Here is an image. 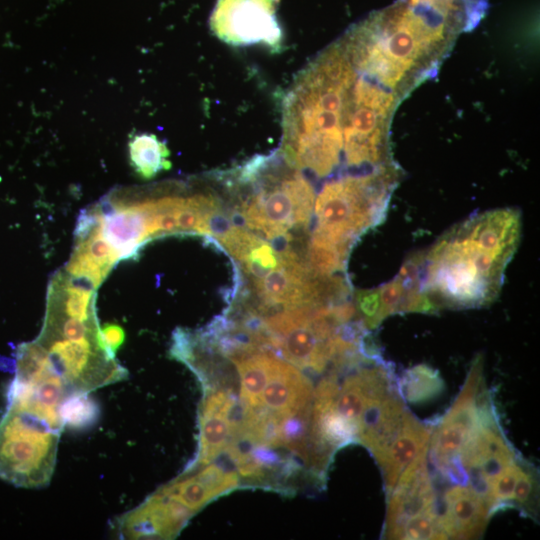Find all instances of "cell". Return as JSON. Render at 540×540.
<instances>
[{
	"label": "cell",
	"instance_id": "1",
	"mask_svg": "<svg viewBox=\"0 0 540 540\" xmlns=\"http://www.w3.org/2000/svg\"><path fill=\"white\" fill-rule=\"evenodd\" d=\"M485 11L484 0H397L352 26L340 42L359 73L404 98Z\"/></svg>",
	"mask_w": 540,
	"mask_h": 540
},
{
	"label": "cell",
	"instance_id": "2",
	"mask_svg": "<svg viewBox=\"0 0 540 540\" xmlns=\"http://www.w3.org/2000/svg\"><path fill=\"white\" fill-rule=\"evenodd\" d=\"M520 234L521 214L514 208L473 214L446 231L423 252L421 288L435 310L493 302Z\"/></svg>",
	"mask_w": 540,
	"mask_h": 540
},
{
	"label": "cell",
	"instance_id": "3",
	"mask_svg": "<svg viewBox=\"0 0 540 540\" xmlns=\"http://www.w3.org/2000/svg\"><path fill=\"white\" fill-rule=\"evenodd\" d=\"M357 71L340 41L320 53L296 78L283 112L281 154L317 178L347 173L344 126Z\"/></svg>",
	"mask_w": 540,
	"mask_h": 540
},
{
	"label": "cell",
	"instance_id": "4",
	"mask_svg": "<svg viewBox=\"0 0 540 540\" xmlns=\"http://www.w3.org/2000/svg\"><path fill=\"white\" fill-rule=\"evenodd\" d=\"M238 180L250 188L238 206L239 215L248 228L268 240L284 237L293 228H308L315 190L282 154L253 158L241 168Z\"/></svg>",
	"mask_w": 540,
	"mask_h": 540
},
{
	"label": "cell",
	"instance_id": "5",
	"mask_svg": "<svg viewBox=\"0 0 540 540\" xmlns=\"http://www.w3.org/2000/svg\"><path fill=\"white\" fill-rule=\"evenodd\" d=\"M399 180L398 165L330 178L315 196L310 236L351 251L365 232L383 221Z\"/></svg>",
	"mask_w": 540,
	"mask_h": 540
},
{
	"label": "cell",
	"instance_id": "6",
	"mask_svg": "<svg viewBox=\"0 0 540 540\" xmlns=\"http://www.w3.org/2000/svg\"><path fill=\"white\" fill-rule=\"evenodd\" d=\"M61 432L44 417L8 405L0 420V478L23 488L48 485Z\"/></svg>",
	"mask_w": 540,
	"mask_h": 540
},
{
	"label": "cell",
	"instance_id": "7",
	"mask_svg": "<svg viewBox=\"0 0 540 540\" xmlns=\"http://www.w3.org/2000/svg\"><path fill=\"white\" fill-rule=\"evenodd\" d=\"M423 252L411 255L389 282L354 295L358 317L367 329L376 328L386 317L397 313H434L435 308L421 288Z\"/></svg>",
	"mask_w": 540,
	"mask_h": 540
},
{
	"label": "cell",
	"instance_id": "8",
	"mask_svg": "<svg viewBox=\"0 0 540 540\" xmlns=\"http://www.w3.org/2000/svg\"><path fill=\"white\" fill-rule=\"evenodd\" d=\"M210 27L231 45L264 44L278 47L282 30L276 16V0H217Z\"/></svg>",
	"mask_w": 540,
	"mask_h": 540
},
{
	"label": "cell",
	"instance_id": "9",
	"mask_svg": "<svg viewBox=\"0 0 540 540\" xmlns=\"http://www.w3.org/2000/svg\"><path fill=\"white\" fill-rule=\"evenodd\" d=\"M96 207L102 235L119 260L138 256L140 249L152 239L153 199L129 204L105 199Z\"/></svg>",
	"mask_w": 540,
	"mask_h": 540
},
{
	"label": "cell",
	"instance_id": "10",
	"mask_svg": "<svg viewBox=\"0 0 540 540\" xmlns=\"http://www.w3.org/2000/svg\"><path fill=\"white\" fill-rule=\"evenodd\" d=\"M194 512L157 490L143 503L118 517L116 528L125 539H171Z\"/></svg>",
	"mask_w": 540,
	"mask_h": 540
},
{
	"label": "cell",
	"instance_id": "11",
	"mask_svg": "<svg viewBox=\"0 0 540 540\" xmlns=\"http://www.w3.org/2000/svg\"><path fill=\"white\" fill-rule=\"evenodd\" d=\"M432 432V426L421 423L407 412L401 429L376 459L383 473L387 495L426 463Z\"/></svg>",
	"mask_w": 540,
	"mask_h": 540
},
{
	"label": "cell",
	"instance_id": "12",
	"mask_svg": "<svg viewBox=\"0 0 540 540\" xmlns=\"http://www.w3.org/2000/svg\"><path fill=\"white\" fill-rule=\"evenodd\" d=\"M236 406L234 395L223 388L205 392L201 405L199 450L183 473L209 464L228 446L232 435V415Z\"/></svg>",
	"mask_w": 540,
	"mask_h": 540
},
{
	"label": "cell",
	"instance_id": "13",
	"mask_svg": "<svg viewBox=\"0 0 540 540\" xmlns=\"http://www.w3.org/2000/svg\"><path fill=\"white\" fill-rule=\"evenodd\" d=\"M313 393L309 379L294 365L275 355L270 378L258 407L283 421L310 408Z\"/></svg>",
	"mask_w": 540,
	"mask_h": 540
},
{
	"label": "cell",
	"instance_id": "14",
	"mask_svg": "<svg viewBox=\"0 0 540 540\" xmlns=\"http://www.w3.org/2000/svg\"><path fill=\"white\" fill-rule=\"evenodd\" d=\"M436 504L438 521L447 538L471 539L480 536L492 516L490 508L469 487H449Z\"/></svg>",
	"mask_w": 540,
	"mask_h": 540
},
{
	"label": "cell",
	"instance_id": "15",
	"mask_svg": "<svg viewBox=\"0 0 540 540\" xmlns=\"http://www.w3.org/2000/svg\"><path fill=\"white\" fill-rule=\"evenodd\" d=\"M387 499L384 536L388 539H397L409 519L428 512L437 513V495L426 463L411 478L398 483Z\"/></svg>",
	"mask_w": 540,
	"mask_h": 540
},
{
	"label": "cell",
	"instance_id": "16",
	"mask_svg": "<svg viewBox=\"0 0 540 540\" xmlns=\"http://www.w3.org/2000/svg\"><path fill=\"white\" fill-rule=\"evenodd\" d=\"M128 154L134 172L143 180H150L172 166L166 144L152 133H132L128 141Z\"/></svg>",
	"mask_w": 540,
	"mask_h": 540
},
{
	"label": "cell",
	"instance_id": "17",
	"mask_svg": "<svg viewBox=\"0 0 540 540\" xmlns=\"http://www.w3.org/2000/svg\"><path fill=\"white\" fill-rule=\"evenodd\" d=\"M275 354L259 351L239 359L232 360L240 378V407L255 408L260 404L261 394L267 385Z\"/></svg>",
	"mask_w": 540,
	"mask_h": 540
},
{
	"label": "cell",
	"instance_id": "18",
	"mask_svg": "<svg viewBox=\"0 0 540 540\" xmlns=\"http://www.w3.org/2000/svg\"><path fill=\"white\" fill-rule=\"evenodd\" d=\"M396 387L402 400L416 404L438 396L444 389V382L437 370L420 364L405 370L396 380Z\"/></svg>",
	"mask_w": 540,
	"mask_h": 540
},
{
	"label": "cell",
	"instance_id": "19",
	"mask_svg": "<svg viewBox=\"0 0 540 540\" xmlns=\"http://www.w3.org/2000/svg\"><path fill=\"white\" fill-rule=\"evenodd\" d=\"M98 404L88 393H72L60 405V416L64 425L72 429L91 427L98 420Z\"/></svg>",
	"mask_w": 540,
	"mask_h": 540
},
{
	"label": "cell",
	"instance_id": "20",
	"mask_svg": "<svg viewBox=\"0 0 540 540\" xmlns=\"http://www.w3.org/2000/svg\"><path fill=\"white\" fill-rule=\"evenodd\" d=\"M520 460L508 465L491 483L489 506L491 515L507 507H513L511 498L515 484L523 470Z\"/></svg>",
	"mask_w": 540,
	"mask_h": 540
},
{
	"label": "cell",
	"instance_id": "21",
	"mask_svg": "<svg viewBox=\"0 0 540 540\" xmlns=\"http://www.w3.org/2000/svg\"><path fill=\"white\" fill-rule=\"evenodd\" d=\"M397 539H447V537L440 527L437 513L428 512L406 521Z\"/></svg>",
	"mask_w": 540,
	"mask_h": 540
},
{
	"label": "cell",
	"instance_id": "22",
	"mask_svg": "<svg viewBox=\"0 0 540 540\" xmlns=\"http://www.w3.org/2000/svg\"><path fill=\"white\" fill-rule=\"evenodd\" d=\"M536 479L534 472L523 468L512 493L511 502L515 506H525L529 503L535 491Z\"/></svg>",
	"mask_w": 540,
	"mask_h": 540
},
{
	"label": "cell",
	"instance_id": "23",
	"mask_svg": "<svg viewBox=\"0 0 540 540\" xmlns=\"http://www.w3.org/2000/svg\"><path fill=\"white\" fill-rule=\"evenodd\" d=\"M102 345L108 355L115 358L116 352L123 344L125 333L122 327L116 324H108L100 328Z\"/></svg>",
	"mask_w": 540,
	"mask_h": 540
}]
</instances>
